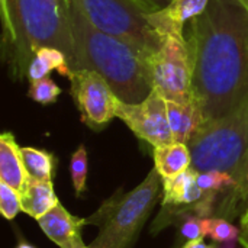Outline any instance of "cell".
<instances>
[{
    "mask_svg": "<svg viewBox=\"0 0 248 248\" xmlns=\"http://www.w3.org/2000/svg\"><path fill=\"white\" fill-rule=\"evenodd\" d=\"M193 94L205 121L230 112L248 90V13L237 0H211L186 38Z\"/></svg>",
    "mask_w": 248,
    "mask_h": 248,
    "instance_id": "obj_1",
    "label": "cell"
},
{
    "mask_svg": "<svg viewBox=\"0 0 248 248\" xmlns=\"http://www.w3.org/2000/svg\"><path fill=\"white\" fill-rule=\"evenodd\" d=\"M65 4L76 52V71L93 70L108 81L122 102H142L153 92L147 60L128 42L93 26L71 0H65Z\"/></svg>",
    "mask_w": 248,
    "mask_h": 248,
    "instance_id": "obj_2",
    "label": "cell"
},
{
    "mask_svg": "<svg viewBox=\"0 0 248 248\" xmlns=\"http://www.w3.org/2000/svg\"><path fill=\"white\" fill-rule=\"evenodd\" d=\"M10 39L3 45L10 77L28 78L29 64L41 46L61 49L76 71V52L65 0H9Z\"/></svg>",
    "mask_w": 248,
    "mask_h": 248,
    "instance_id": "obj_3",
    "label": "cell"
},
{
    "mask_svg": "<svg viewBox=\"0 0 248 248\" xmlns=\"http://www.w3.org/2000/svg\"><path fill=\"white\" fill-rule=\"evenodd\" d=\"M187 145L193 170L228 173L237 186L248 153V90L230 112L205 121Z\"/></svg>",
    "mask_w": 248,
    "mask_h": 248,
    "instance_id": "obj_4",
    "label": "cell"
},
{
    "mask_svg": "<svg viewBox=\"0 0 248 248\" xmlns=\"http://www.w3.org/2000/svg\"><path fill=\"white\" fill-rule=\"evenodd\" d=\"M163 180L155 169L131 192L118 193L90 218L87 224L99 225L93 248H132L150 218Z\"/></svg>",
    "mask_w": 248,
    "mask_h": 248,
    "instance_id": "obj_5",
    "label": "cell"
},
{
    "mask_svg": "<svg viewBox=\"0 0 248 248\" xmlns=\"http://www.w3.org/2000/svg\"><path fill=\"white\" fill-rule=\"evenodd\" d=\"M97 29L135 48L148 60L161 48L163 36L150 25V13L138 0H71Z\"/></svg>",
    "mask_w": 248,
    "mask_h": 248,
    "instance_id": "obj_6",
    "label": "cell"
},
{
    "mask_svg": "<svg viewBox=\"0 0 248 248\" xmlns=\"http://www.w3.org/2000/svg\"><path fill=\"white\" fill-rule=\"evenodd\" d=\"M153 90L169 102L195 100L192 58L186 38L163 36L161 48L148 60Z\"/></svg>",
    "mask_w": 248,
    "mask_h": 248,
    "instance_id": "obj_7",
    "label": "cell"
},
{
    "mask_svg": "<svg viewBox=\"0 0 248 248\" xmlns=\"http://www.w3.org/2000/svg\"><path fill=\"white\" fill-rule=\"evenodd\" d=\"M163 180V211L153 224L154 232L166 228L174 217L183 219L186 215L208 218L215 214L217 198L206 195L198 185V171L192 167L176 177Z\"/></svg>",
    "mask_w": 248,
    "mask_h": 248,
    "instance_id": "obj_8",
    "label": "cell"
},
{
    "mask_svg": "<svg viewBox=\"0 0 248 248\" xmlns=\"http://www.w3.org/2000/svg\"><path fill=\"white\" fill-rule=\"evenodd\" d=\"M71 96L80 112L81 121L92 129H103L113 118H116L118 97L108 81L93 70L73 71Z\"/></svg>",
    "mask_w": 248,
    "mask_h": 248,
    "instance_id": "obj_9",
    "label": "cell"
},
{
    "mask_svg": "<svg viewBox=\"0 0 248 248\" xmlns=\"http://www.w3.org/2000/svg\"><path fill=\"white\" fill-rule=\"evenodd\" d=\"M116 118L153 148L174 142L169 124L167 100L155 90L140 103H126L118 99Z\"/></svg>",
    "mask_w": 248,
    "mask_h": 248,
    "instance_id": "obj_10",
    "label": "cell"
},
{
    "mask_svg": "<svg viewBox=\"0 0 248 248\" xmlns=\"http://www.w3.org/2000/svg\"><path fill=\"white\" fill-rule=\"evenodd\" d=\"M87 219L70 214L60 202L42 218L38 225L42 232L60 248H83V227Z\"/></svg>",
    "mask_w": 248,
    "mask_h": 248,
    "instance_id": "obj_11",
    "label": "cell"
},
{
    "mask_svg": "<svg viewBox=\"0 0 248 248\" xmlns=\"http://www.w3.org/2000/svg\"><path fill=\"white\" fill-rule=\"evenodd\" d=\"M211 0H171L166 7L147 15L150 25L161 35L183 38L186 20L202 15Z\"/></svg>",
    "mask_w": 248,
    "mask_h": 248,
    "instance_id": "obj_12",
    "label": "cell"
},
{
    "mask_svg": "<svg viewBox=\"0 0 248 248\" xmlns=\"http://www.w3.org/2000/svg\"><path fill=\"white\" fill-rule=\"evenodd\" d=\"M167 115L173 140L183 144H189L192 137L205 122L202 106L196 99L189 103L167 100Z\"/></svg>",
    "mask_w": 248,
    "mask_h": 248,
    "instance_id": "obj_13",
    "label": "cell"
},
{
    "mask_svg": "<svg viewBox=\"0 0 248 248\" xmlns=\"http://www.w3.org/2000/svg\"><path fill=\"white\" fill-rule=\"evenodd\" d=\"M0 182L22 193L29 182L20 147L12 132H3L0 137Z\"/></svg>",
    "mask_w": 248,
    "mask_h": 248,
    "instance_id": "obj_14",
    "label": "cell"
},
{
    "mask_svg": "<svg viewBox=\"0 0 248 248\" xmlns=\"http://www.w3.org/2000/svg\"><path fill=\"white\" fill-rule=\"evenodd\" d=\"M154 169L161 179H171L192 167V153L187 144L171 142L154 148Z\"/></svg>",
    "mask_w": 248,
    "mask_h": 248,
    "instance_id": "obj_15",
    "label": "cell"
},
{
    "mask_svg": "<svg viewBox=\"0 0 248 248\" xmlns=\"http://www.w3.org/2000/svg\"><path fill=\"white\" fill-rule=\"evenodd\" d=\"M20 201L22 212L36 221L48 214L60 202L54 192L52 182H36L31 179L25 190L20 193Z\"/></svg>",
    "mask_w": 248,
    "mask_h": 248,
    "instance_id": "obj_16",
    "label": "cell"
},
{
    "mask_svg": "<svg viewBox=\"0 0 248 248\" xmlns=\"http://www.w3.org/2000/svg\"><path fill=\"white\" fill-rule=\"evenodd\" d=\"M51 71H58L64 77H71L73 70L70 67L67 55L54 46H41L36 49L29 68H28V80L35 81L49 76Z\"/></svg>",
    "mask_w": 248,
    "mask_h": 248,
    "instance_id": "obj_17",
    "label": "cell"
},
{
    "mask_svg": "<svg viewBox=\"0 0 248 248\" xmlns=\"http://www.w3.org/2000/svg\"><path fill=\"white\" fill-rule=\"evenodd\" d=\"M20 153L31 180L52 182L57 170V158L52 153L33 147H20Z\"/></svg>",
    "mask_w": 248,
    "mask_h": 248,
    "instance_id": "obj_18",
    "label": "cell"
},
{
    "mask_svg": "<svg viewBox=\"0 0 248 248\" xmlns=\"http://www.w3.org/2000/svg\"><path fill=\"white\" fill-rule=\"evenodd\" d=\"M248 208V153L243 166L241 177L238 185L227 192L218 206L215 208V215L231 219L238 215H243Z\"/></svg>",
    "mask_w": 248,
    "mask_h": 248,
    "instance_id": "obj_19",
    "label": "cell"
},
{
    "mask_svg": "<svg viewBox=\"0 0 248 248\" xmlns=\"http://www.w3.org/2000/svg\"><path fill=\"white\" fill-rule=\"evenodd\" d=\"M202 225L205 237L212 238L218 248H234L235 243L240 241L241 231L225 218L208 217L202 219Z\"/></svg>",
    "mask_w": 248,
    "mask_h": 248,
    "instance_id": "obj_20",
    "label": "cell"
},
{
    "mask_svg": "<svg viewBox=\"0 0 248 248\" xmlns=\"http://www.w3.org/2000/svg\"><path fill=\"white\" fill-rule=\"evenodd\" d=\"M198 185L199 187L211 196L218 198V195H225L231 189L235 187V180L232 176L224 171L212 170V171H199L198 173Z\"/></svg>",
    "mask_w": 248,
    "mask_h": 248,
    "instance_id": "obj_21",
    "label": "cell"
},
{
    "mask_svg": "<svg viewBox=\"0 0 248 248\" xmlns=\"http://www.w3.org/2000/svg\"><path fill=\"white\" fill-rule=\"evenodd\" d=\"M87 151L86 147L81 144L73 153L70 158V174L73 187L76 190V196H81L86 192V182H87Z\"/></svg>",
    "mask_w": 248,
    "mask_h": 248,
    "instance_id": "obj_22",
    "label": "cell"
},
{
    "mask_svg": "<svg viewBox=\"0 0 248 248\" xmlns=\"http://www.w3.org/2000/svg\"><path fill=\"white\" fill-rule=\"evenodd\" d=\"M61 94V89L49 77L31 81L28 96L39 105H51Z\"/></svg>",
    "mask_w": 248,
    "mask_h": 248,
    "instance_id": "obj_23",
    "label": "cell"
},
{
    "mask_svg": "<svg viewBox=\"0 0 248 248\" xmlns=\"http://www.w3.org/2000/svg\"><path fill=\"white\" fill-rule=\"evenodd\" d=\"M22 211L20 193L6 183L0 182V212L3 218L12 221Z\"/></svg>",
    "mask_w": 248,
    "mask_h": 248,
    "instance_id": "obj_24",
    "label": "cell"
},
{
    "mask_svg": "<svg viewBox=\"0 0 248 248\" xmlns=\"http://www.w3.org/2000/svg\"><path fill=\"white\" fill-rule=\"evenodd\" d=\"M202 219L198 215H186L182 219V227H180V234L183 238H186L187 241H193V240H201L205 237L203 232V225H202Z\"/></svg>",
    "mask_w": 248,
    "mask_h": 248,
    "instance_id": "obj_25",
    "label": "cell"
},
{
    "mask_svg": "<svg viewBox=\"0 0 248 248\" xmlns=\"http://www.w3.org/2000/svg\"><path fill=\"white\" fill-rule=\"evenodd\" d=\"M9 0H0V15H1V23H3V45L10 39L12 35V23L9 17Z\"/></svg>",
    "mask_w": 248,
    "mask_h": 248,
    "instance_id": "obj_26",
    "label": "cell"
},
{
    "mask_svg": "<svg viewBox=\"0 0 248 248\" xmlns=\"http://www.w3.org/2000/svg\"><path fill=\"white\" fill-rule=\"evenodd\" d=\"M138 1L151 13V12H155V10L166 7L171 0H138Z\"/></svg>",
    "mask_w": 248,
    "mask_h": 248,
    "instance_id": "obj_27",
    "label": "cell"
},
{
    "mask_svg": "<svg viewBox=\"0 0 248 248\" xmlns=\"http://www.w3.org/2000/svg\"><path fill=\"white\" fill-rule=\"evenodd\" d=\"M240 243L248 248V208L244 211L241 217V234H240Z\"/></svg>",
    "mask_w": 248,
    "mask_h": 248,
    "instance_id": "obj_28",
    "label": "cell"
},
{
    "mask_svg": "<svg viewBox=\"0 0 248 248\" xmlns=\"http://www.w3.org/2000/svg\"><path fill=\"white\" fill-rule=\"evenodd\" d=\"M182 248H218V246L217 244H206L203 241V238H201V240L187 241Z\"/></svg>",
    "mask_w": 248,
    "mask_h": 248,
    "instance_id": "obj_29",
    "label": "cell"
},
{
    "mask_svg": "<svg viewBox=\"0 0 248 248\" xmlns=\"http://www.w3.org/2000/svg\"><path fill=\"white\" fill-rule=\"evenodd\" d=\"M15 248H35L33 246H31L29 243H26V241H19V244L16 246Z\"/></svg>",
    "mask_w": 248,
    "mask_h": 248,
    "instance_id": "obj_30",
    "label": "cell"
},
{
    "mask_svg": "<svg viewBox=\"0 0 248 248\" xmlns=\"http://www.w3.org/2000/svg\"><path fill=\"white\" fill-rule=\"evenodd\" d=\"M237 1H238V3L246 9V10H247V13H248V0H237Z\"/></svg>",
    "mask_w": 248,
    "mask_h": 248,
    "instance_id": "obj_31",
    "label": "cell"
},
{
    "mask_svg": "<svg viewBox=\"0 0 248 248\" xmlns=\"http://www.w3.org/2000/svg\"><path fill=\"white\" fill-rule=\"evenodd\" d=\"M83 248H93V247H83Z\"/></svg>",
    "mask_w": 248,
    "mask_h": 248,
    "instance_id": "obj_32",
    "label": "cell"
}]
</instances>
